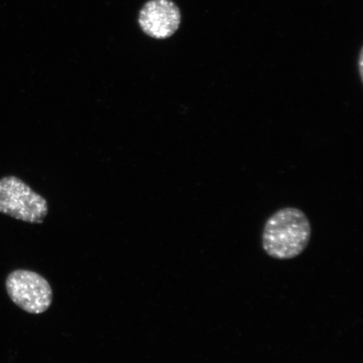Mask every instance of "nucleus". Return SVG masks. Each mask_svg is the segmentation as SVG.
<instances>
[{"label":"nucleus","instance_id":"nucleus-1","mask_svg":"<svg viewBox=\"0 0 363 363\" xmlns=\"http://www.w3.org/2000/svg\"><path fill=\"white\" fill-rule=\"evenodd\" d=\"M311 225L298 208H280L269 218L262 233V247L267 255L279 260L296 257L310 242Z\"/></svg>","mask_w":363,"mask_h":363},{"label":"nucleus","instance_id":"nucleus-4","mask_svg":"<svg viewBox=\"0 0 363 363\" xmlns=\"http://www.w3.org/2000/svg\"><path fill=\"white\" fill-rule=\"evenodd\" d=\"M138 21L144 33L152 38L167 39L179 29L181 13L171 0H151L140 11Z\"/></svg>","mask_w":363,"mask_h":363},{"label":"nucleus","instance_id":"nucleus-3","mask_svg":"<svg viewBox=\"0 0 363 363\" xmlns=\"http://www.w3.org/2000/svg\"><path fill=\"white\" fill-rule=\"evenodd\" d=\"M6 289L13 303L30 314H43L52 303L51 285L43 276L33 271L12 272L7 277Z\"/></svg>","mask_w":363,"mask_h":363},{"label":"nucleus","instance_id":"nucleus-2","mask_svg":"<svg viewBox=\"0 0 363 363\" xmlns=\"http://www.w3.org/2000/svg\"><path fill=\"white\" fill-rule=\"evenodd\" d=\"M0 213L31 224H42L48 214V201L16 177L0 179Z\"/></svg>","mask_w":363,"mask_h":363}]
</instances>
